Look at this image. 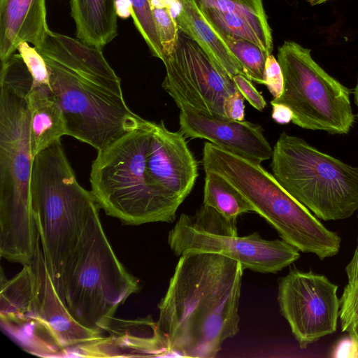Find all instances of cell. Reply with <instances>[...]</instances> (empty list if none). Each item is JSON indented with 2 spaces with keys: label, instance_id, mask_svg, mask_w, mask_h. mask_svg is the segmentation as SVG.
<instances>
[{
  "label": "cell",
  "instance_id": "6da1fadb",
  "mask_svg": "<svg viewBox=\"0 0 358 358\" xmlns=\"http://www.w3.org/2000/svg\"><path fill=\"white\" fill-rule=\"evenodd\" d=\"M243 267L215 253L180 255L158 304V329L169 356L213 358L239 331Z\"/></svg>",
  "mask_w": 358,
  "mask_h": 358
},
{
  "label": "cell",
  "instance_id": "7a4b0ae2",
  "mask_svg": "<svg viewBox=\"0 0 358 358\" xmlns=\"http://www.w3.org/2000/svg\"><path fill=\"white\" fill-rule=\"evenodd\" d=\"M1 64L0 255L26 265L40 240L30 195L33 157L27 94L33 80L19 53Z\"/></svg>",
  "mask_w": 358,
  "mask_h": 358
},
{
  "label": "cell",
  "instance_id": "3957f363",
  "mask_svg": "<svg viewBox=\"0 0 358 358\" xmlns=\"http://www.w3.org/2000/svg\"><path fill=\"white\" fill-rule=\"evenodd\" d=\"M202 165L204 171L215 172L225 178L245 198L255 213L299 251L314 254L322 260L339 252L341 237L325 227L261 164L207 142L203 149Z\"/></svg>",
  "mask_w": 358,
  "mask_h": 358
},
{
  "label": "cell",
  "instance_id": "277c9868",
  "mask_svg": "<svg viewBox=\"0 0 358 358\" xmlns=\"http://www.w3.org/2000/svg\"><path fill=\"white\" fill-rule=\"evenodd\" d=\"M30 195L44 258L57 285L66 259L99 208L92 192L78 182L61 140L34 157Z\"/></svg>",
  "mask_w": 358,
  "mask_h": 358
},
{
  "label": "cell",
  "instance_id": "5b68a950",
  "mask_svg": "<svg viewBox=\"0 0 358 358\" xmlns=\"http://www.w3.org/2000/svg\"><path fill=\"white\" fill-rule=\"evenodd\" d=\"M57 286L73 318L102 332L118 307L138 291V280L115 255L99 211L90 218L66 259Z\"/></svg>",
  "mask_w": 358,
  "mask_h": 358
},
{
  "label": "cell",
  "instance_id": "8992f818",
  "mask_svg": "<svg viewBox=\"0 0 358 358\" xmlns=\"http://www.w3.org/2000/svg\"><path fill=\"white\" fill-rule=\"evenodd\" d=\"M271 168L278 182L323 220H344L358 210V167L282 131Z\"/></svg>",
  "mask_w": 358,
  "mask_h": 358
},
{
  "label": "cell",
  "instance_id": "52a82bcc",
  "mask_svg": "<svg viewBox=\"0 0 358 358\" xmlns=\"http://www.w3.org/2000/svg\"><path fill=\"white\" fill-rule=\"evenodd\" d=\"M43 58L51 90L64 113L67 135L98 152L145 122L127 106L120 78L71 70Z\"/></svg>",
  "mask_w": 358,
  "mask_h": 358
},
{
  "label": "cell",
  "instance_id": "ba28073f",
  "mask_svg": "<svg viewBox=\"0 0 358 358\" xmlns=\"http://www.w3.org/2000/svg\"><path fill=\"white\" fill-rule=\"evenodd\" d=\"M155 122L98 151L90 171L91 192L106 215L124 224L166 222L149 183L147 155Z\"/></svg>",
  "mask_w": 358,
  "mask_h": 358
},
{
  "label": "cell",
  "instance_id": "9c48e42d",
  "mask_svg": "<svg viewBox=\"0 0 358 358\" xmlns=\"http://www.w3.org/2000/svg\"><path fill=\"white\" fill-rule=\"evenodd\" d=\"M277 60L284 85L270 103H282L293 113L299 127L331 134H348L355 122L350 90L327 73L312 57L310 50L293 41L279 48Z\"/></svg>",
  "mask_w": 358,
  "mask_h": 358
},
{
  "label": "cell",
  "instance_id": "30bf717a",
  "mask_svg": "<svg viewBox=\"0 0 358 358\" xmlns=\"http://www.w3.org/2000/svg\"><path fill=\"white\" fill-rule=\"evenodd\" d=\"M236 223L203 204L194 215L180 216L169 232L168 243L178 256L218 254L262 273H278L300 257L299 250L282 239L266 240L258 232L239 236Z\"/></svg>",
  "mask_w": 358,
  "mask_h": 358
},
{
  "label": "cell",
  "instance_id": "8fae6325",
  "mask_svg": "<svg viewBox=\"0 0 358 358\" xmlns=\"http://www.w3.org/2000/svg\"><path fill=\"white\" fill-rule=\"evenodd\" d=\"M163 89L177 106L188 105L217 118H226L224 99L237 91L233 80L222 73L200 46L179 29L173 50L164 55Z\"/></svg>",
  "mask_w": 358,
  "mask_h": 358
},
{
  "label": "cell",
  "instance_id": "7c38bea8",
  "mask_svg": "<svg viewBox=\"0 0 358 358\" xmlns=\"http://www.w3.org/2000/svg\"><path fill=\"white\" fill-rule=\"evenodd\" d=\"M278 290L280 313L301 348L336 331L338 285L325 275L291 269L279 279Z\"/></svg>",
  "mask_w": 358,
  "mask_h": 358
},
{
  "label": "cell",
  "instance_id": "4fadbf2b",
  "mask_svg": "<svg viewBox=\"0 0 358 358\" xmlns=\"http://www.w3.org/2000/svg\"><path fill=\"white\" fill-rule=\"evenodd\" d=\"M150 188L166 218L173 222L176 212L192 190L198 164L180 131L155 122L147 155Z\"/></svg>",
  "mask_w": 358,
  "mask_h": 358
},
{
  "label": "cell",
  "instance_id": "5bb4252c",
  "mask_svg": "<svg viewBox=\"0 0 358 358\" xmlns=\"http://www.w3.org/2000/svg\"><path fill=\"white\" fill-rule=\"evenodd\" d=\"M0 322L4 331L28 353L65 357L43 317L36 276L31 264L23 265L10 280L1 271Z\"/></svg>",
  "mask_w": 358,
  "mask_h": 358
},
{
  "label": "cell",
  "instance_id": "9a60e30c",
  "mask_svg": "<svg viewBox=\"0 0 358 358\" xmlns=\"http://www.w3.org/2000/svg\"><path fill=\"white\" fill-rule=\"evenodd\" d=\"M180 108V131L186 137L206 139L213 145L251 162L261 164L273 149L262 127L248 121L217 118L188 105Z\"/></svg>",
  "mask_w": 358,
  "mask_h": 358
},
{
  "label": "cell",
  "instance_id": "2e32d148",
  "mask_svg": "<svg viewBox=\"0 0 358 358\" xmlns=\"http://www.w3.org/2000/svg\"><path fill=\"white\" fill-rule=\"evenodd\" d=\"M98 339L78 345L66 357H133L169 356L168 344L150 315L135 320L112 318Z\"/></svg>",
  "mask_w": 358,
  "mask_h": 358
},
{
  "label": "cell",
  "instance_id": "e0dca14e",
  "mask_svg": "<svg viewBox=\"0 0 358 358\" xmlns=\"http://www.w3.org/2000/svg\"><path fill=\"white\" fill-rule=\"evenodd\" d=\"M31 264L36 276L43 317L54 338L64 350L65 357L69 350L101 337L102 331L81 325L71 315L39 245Z\"/></svg>",
  "mask_w": 358,
  "mask_h": 358
},
{
  "label": "cell",
  "instance_id": "ac0fdd59",
  "mask_svg": "<svg viewBox=\"0 0 358 358\" xmlns=\"http://www.w3.org/2000/svg\"><path fill=\"white\" fill-rule=\"evenodd\" d=\"M50 29L45 0H0V59H8L22 42L39 50Z\"/></svg>",
  "mask_w": 358,
  "mask_h": 358
},
{
  "label": "cell",
  "instance_id": "d6986e66",
  "mask_svg": "<svg viewBox=\"0 0 358 358\" xmlns=\"http://www.w3.org/2000/svg\"><path fill=\"white\" fill-rule=\"evenodd\" d=\"M178 1L176 20L179 29L200 46L222 73L231 79L238 74L246 77L238 60L206 20L194 0Z\"/></svg>",
  "mask_w": 358,
  "mask_h": 358
},
{
  "label": "cell",
  "instance_id": "ffe728a7",
  "mask_svg": "<svg viewBox=\"0 0 358 358\" xmlns=\"http://www.w3.org/2000/svg\"><path fill=\"white\" fill-rule=\"evenodd\" d=\"M31 152L34 157L67 135L63 110L50 86L34 83L27 92Z\"/></svg>",
  "mask_w": 358,
  "mask_h": 358
},
{
  "label": "cell",
  "instance_id": "44dd1931",
  "mask_svg": "<svg viewBox=\"0 0 358 358\" xmlns=\"http://www.w3.org/2000/svg\"><path fill=\"white\" fill-rule=\"evenodd\" d=\"M41 55L67 69L110 79H120L101 49L49 30Z\"/></svg>",
  "mask_w": 358,
  "mask_h": 358
},
{
  "label": "cell",
  "instance_id": "7402d4cb",
  "mask_svg": "<svg viewBox=\"0 0 358 358\" xmlns=\"http://www.w3.org/2000/svg\"><path fill=\"white\" fill-rule=\"evenodd\" d=\"M117 0H71L76 36L85 44L102 49L117 36Z\"/></svg>",
  "mask_w": 358,
  "mask_h": 358
},
{
  "label": "cell",
  "instance_id": "603a6c76",
  "mask_svg": "<svg viewBox=\"0 0 358 358\" xmlns=\"http://www.w3.org/2000/svg\"><path fill=\"white\" fill-rule=\"evenodd\" d=\"M206 20L220 34L249 41L271 55L273 49L269 26L257 24L238 14L212 8L201 10Z\"/></svg>",
  "mask_w": 358,
  "mask_h": 358
},
{
  "label": "cell",
  "instance_id": "cb8c5ba5",
  "mask_svg": "<svg viewBox=\"0 0 358 358\" xmlns=\"http://www.w3.org/2000/svg\"><path fill=\"white\" fill-rule=\"evenodd\" d=\"M203 204L235 222L241 214L254 212L252 206L236 188L213 171H205Z\"/></svg>",
  "mask_w": 358,
  "mask_h": 358
},
{
  "label": "cell",
  "instance_id": "d4e9b609",
  "mask_svg": "<svg viewBox=\"0 0 358 358\" xmlns=\"http://www.w3.org/2000/svg\"><path fill=\"white\" fill-rule=\"evenodd\" d=\"M219 35L240 62L246 77L256 83L264 84L265 64L269 54L249 41Z\"/></svg>",
  "mask_w": 358,
  "mask_h": 358
},
{
  "label": "cell",
  "instance_id": "484cf974",
  "mask_svg": "<svg viewBox=\"0 0 358 358\" xmlns=\"http://www.w3.org/2000/svg\"><path fill=\"white\" fill-rule=\"evenodd\" d=\"M149 2L164 55L169 54L175 46L179 31L176 20L179 1L149 0Z\"/></svg>",
  "mask_w": 358,
  "mask_h": 358
},
{
  "label": "cell",
  "instance_id": "4316f807",
  "mask_svg": "<svg viewBox=\"0 0 358 358\" xmlns=\"http://www.w3.org/2000/svg\"><path fill=\"white\" fill-rule=\"evenodd\" d=\"M134 23L145 40L152 56L164 58L163 48L158 35L149 0H127Z\"/></svg>",
  "mask_w": 358,
  "mask_h": 358
},
{
  "label": "cell",
  "instance_id": "83f0119b",
  "mask_svg": "<svg viewBox=\"0 0 358 358\" xmlns=\"http://www.w3.org/2000/svg\"><path fill=\"white\" fill-rule=\"evenodd\" d=\"M200 10L212 8L241 15L257 24L269 26L262 0H194Z\"/></svg>",
  "mask_w": 358,
  "mask_h": 358
},
{
  "label": "cell",
  "instance_id": "f1b7e54d",
  "mask_svg": "<svg viewBox=\"0 0 358 358\" xmlns=\"http://www.w3.org/2000/svg\"><path fill=\"white\" fill-rule=\"evenodd\" d=\"M17 50L29 70L33 83L50 86L45 60L36 48L31 47L27 42H22L18 45Z\"/></svg>",
  "mask_w": 358,
  "mask_h": 358
},
{
  "label": "cell",
  "instance_id": "f546056e",
  "mask_svg": "<svg viewBox=\"0 0 358 358\" xmlns=\"http://www.w3.org/2000/svg\"><path fill=\"white\" fill-rule=\"evenodd\" d=\"M339 317L342 331H346L358 320V278L344 288L340 299Z\"/></svg>",
  "mask_w": 358,
  "mask_h": 358
},
{
  "label": "cell",
  "instance_id": "4dcf8cb0",
  "mask_svg": "<svg viewBox=\"0 0 358 358\" xmlns=\"http://www.w3.org/2000/svg\"><path fill=\"white\" fill-rule=\"evenodd\" d=\"M264 85L266 86L273 99L278 98L282 93L284 79L282 69L277 59L272 54L267 57L266 61Z\"/></svg>",
  "mask_w": 358,
  "mask_h": 358
},
{
  "label": "cell",
  "instance_id": "1f68e13d",
  "mask_svg": "<svg viewBox=\"0 0 358 358\" xmlns=\"http://www.w3.org/2000/svg\"><path fill=\"white\" fill-rule=\"evenodd\" d=\"M236 88L245 99L257 110L262 111L266 106V101L248 78L236 75L232 78Z\"/></svg>",
  "mask_w": 358,
  "mask_h": 358
},
{
  "label": "cell",
  "instance_id": "d6a6232c",
  "mask_svg": "<svg viewBox=\"0 0 358 358\" xmlns=\"http://www.w3.org/2000/svg\"><path fill=\"white\" fill-rule=\"evenodd\" d=\"M244 99L238 90L231 94L224 99L223 109L226 118L235 121L245 120Z\"/></svg>",
  "mask_w": 358,
  "mask_h": 358
},
{
  "label": "cell",
  "instance_id": "836d02e7",
  "mask_svg": "<svg viewBox=\"0 0 358 358\" xmlns=\"http://www.w3.org/2000/svg\"><path fill=\"white\" fill-rule=\"evenodd\" d=\"M273 106L271 117L278 124H287L292 120L293 113L291 109L282 103H274Z\"/></svg>",
  "mask_w": 358,
  "mask_h": 358
},
{
  "label": "cell",
  "instance_id": "e575fe53",
  "mask_svg": "<svg viewBox=\"0 0 358 358\" xmlns=\"http://www.w3.org/2000/svg\"><path fill=\"white\" fill-rule=\"evenodd\" d=\"M336 357H357L358 350L352 339L348 336V338L341 341L336 350L335 349Z\"/></svg>",
  "mask_w": 358,
  "mask_h": 358
},
{
  "label": "cell",
  "instance_id": "d590c367",
  "mask_svg": "<svg viewBox=\"0 0 358 358\" xmlns=\"http://www.w3.org/2000/svg\"><path fill=\"white\" fill-rule=\"evenodd\" d=\"M348 283L353 282L358 278V243L354 255L345 268Z\"/></svg>",
  "mask_w": 358,
  "mask_h": 358
},
{
  "label": "cell",
  "instance_id": "8d00e7d4",
  "mask_svg": "<svg viewBox=\"0 0 358 358\" xmlns=\"http://www.w3.org/2000/svg\"><path fill=\"white\" fill-rule=\"evenodd\" d=\"M348 336L352 339L358 350V320L351 325L346 331Z\"/></svg>",
  "mask_w": 358,
  "mask_h": 358
},
{
  "label": "cell",
  "instance_id": "74e56055",
  "mask_svg": "<svg viewBox=\"0 0 358 358\" xmlns=\"http://www.w3.org/2000/svg\"><path fill=\"white\" fill-rule=\"evenodd\" d=\"M354 94H355V102L357 106V110H358V78H357V85L355 88ZM357 118H358V112H357Z\"/></svg>",
  "mask_w": 358,
  "mask_h": 358
},
{
  "label": "cell",
  "instance_id": "f35d334b",
  "mask_svg": "<svg viewBox=\"0 0 358 358\" xmlns=\"http://www.w3.org/2000/svg\"><path fill=\"white\" fill-rule=\"evenodd\" d=\"M307 1L311 6H316V5H320V4L326 3L327 1H328L329 0H307Z\"/></svg>",
  "mask_w": 358,
  "mask_h": 358
}]
</instances>
